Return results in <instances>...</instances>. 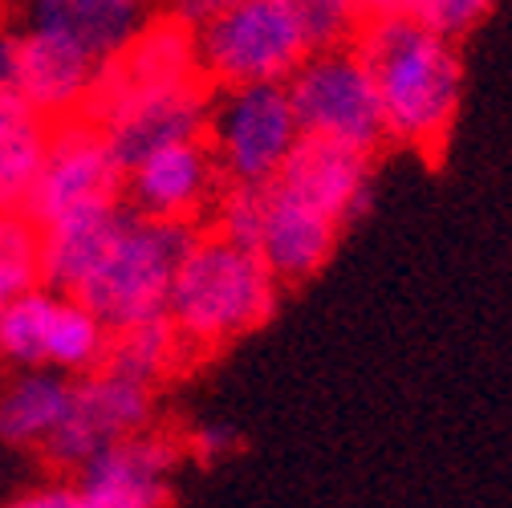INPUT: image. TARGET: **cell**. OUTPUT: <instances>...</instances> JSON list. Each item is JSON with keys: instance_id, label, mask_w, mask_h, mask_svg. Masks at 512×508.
<instances>
[{"instance_id": "4", "label": "cell", "mask_w": 512, "mask_h": 508, "mask_svg": "<svg viewBox=\"0 0 512 508\" xmlns=\"http://www.w3.org/2000/svg\"><path fill=\"white\" fill-rule=\"evenodd\" d=\"M208 90L212 86L200 74L196 29L175 21L171 13H159V17H147L139 33L98 70V82L82 114L106 131L110 122L135 114L143 106L208 94Z\"/></svg>"}, {"instance_id": "30", "label": "cell", "mask_w": 512, "mask_h": 508, "mask_svg": "<svg viewBox=\"0 0 512 508\" xmlns=\"http://www.w3.org/2000/svg\"><path fill=\"white\" fill-rule=\"evenodd\" d=\"M33 114H37V110H29V106H25V98L0 90V143H5V139L17 131V126H25Z\"/></svg>"}, {"instance_id": "12", "label": "cell", "mask_w": 512, "mask_h": 508, "mask_svg": "<svg viewBox=\"0 0 512 508\" xmlns=\"http://www.w3.org/2000/svg\"><path fill=\"white\" fill-rule=\"evenodd\" d=\"M374 159L378 155L301 135L273 183L281 192L305 200L309 208L334 216L342 228H354L374 208V196H378Z\"/></svg>"}, {"instance_id": "7", "label": "cell", "mask_w": 512, "mask_h": 508, "mask_svg": "<svg viewBox=\"0 0 512 508\" xmlns=\"http://www.w3.org/2000/svg\"><path fill=\"white\" fill-rule=\"evenodd\" d=\"M297 126L309 139L342 143L366 155L382 151V114L366 57L354 45L309 53L285 82Z\"/></svg>"}, {"instance_id": "26", "label": "cell", "mask_w": 512, "mask_h": 508, "mask_svg": "<svg viewBox=\"0 0 512 508\" xmlns=\"http://www.w3.org/2000/svg\"><path fill=\"white\" fill-rule=\"evenodd\" d=\"M179 443H183V460H196L200 468H220V464H228L232 456L244 452V435L232 423H220V419L196 423L191 431L179 435Z\"/></svg>"}, {"instance_id": "2", "label": "cell", "mask_w": 512, "mask_h": 508, "mask_svg": "<svg viewBox=\"0 0 512 508\" xmlns=\"http://www.w3.org/2000/svg\"><path fill=\"white\" fill-rule=\"evenodd\" d=\"M285 285L269 273L256 248L232 244L212 228L196 232L179 257L167 293V322L191 358L220 354L273 322Z\"/></svg>"}, {"instance_id": "5", "label": "cell", "mask_w": 512, "mask_h": 508, "mask_svg": "<svg viewBox=\"0 0 512 508\" xmlns=\"http://www.w3.org/2000/svg\"><path fill=\"white\" fill-rule=\"evenodd\" d=\"M196 49L212 90L285 86L313 53L293 0H244L196 29Z\"/></svg>"}, {"instance_id": "31", "label": "cell", "mask_w": 512, "mask_h": 508, "mask_svg": "<svg viewBox=\"0 0 512 508\" xmlns=\"http://www.w3.org/2000/svg\"><path fill=\"white\" fill-rule=\"evenodd\" d=\"M366 21H378V17H403V0H358Z\"/></svg>"}, {"instance_id": "1", "label": "cell", "mask_w": 512, "mask_h": 508, "mask_svg": "<svg viewBox=\"0 0 512 508\" xmlns=\"http://www.w3.org/2000/svg\"><path fill=\"white\" fill-rule=\"evenodd\" d=\"M354 49L374 78L382 147L439 155L464 106L460 41L439 37L411 17H378L362 25Z\"/></svg>"}, {"instance_id": "13", "label": "cell", "mask_w": 512, "mask_h": 508, "mask_svg": "<svg viewBox=\"0 0 512 508\" xmlns=\"http://www.w3.org/2000/svg\"><path fill=\"white\" fill-rule=\"evenodd\" d=\"M342 236L346 228L334 216L281 192L277 183L265 187V228L261 240H256V252H261V261L285 289L305 285L322 273L334 261Z\"/></svg>"}, {"instance_id": "29", "label": "cell", "mask_w": 512, "mask_h": 508, "mask_svg": "<svg viewBox=\"0 0 512 508\" xmlns=\"http://www.w3.org/2000/svg\"><path fill=\"white\" fill-rule=\"evenodd\" d=\"M17 74H21V29L0 25V90L17 94Z\"/></svg>"}, {"instance_id": "8", "label": "cell", "mask_w": 512, "mask_h": 508, "mask_svg": "<svg viewBox=\"0 0 512 508\" xmlns=\"http://www.w3.org/2000/svg\"><path fill=\"white\" fill-rule=\"evenodd\" d=\"M122 179H126V167L98 122H90L86 114L53 118L45 135L41 171L29 187L21 212L37 228H45L49 220L78 208L118 204Z\"/></svg>"}, {"instance_id": "21", "label": "cell", "mask_w": 512, "mask_h": 508, "mask_svg": "<svg viewBox=\"0 0 512 508\" xmlns=\"http://www.w3.org/2000/svg\"><path fill=\"white\" fill-rule=\"evenodd\" d=\"M45 285L41 281V228L25 212H0V305Z\"/></svg>"}, {"instance_id": "3", "label": "cell", "mask_w": 512, "mask_h": 508, "mask_svg": "<svg viewBox=\"0 0 512 508\" xmlns=\"http://www.w3.org/2000/svg\"><path fill=\"white\" fill-rule=\"evenodd\" d=\"M191 236H196V224L151 220L126 204L102 261L94 265V273L82 281L74 297L90 305L110 330L167 313L171 277Z\"/></svg>"}, {"instance_id": "9", "label": "cell", "mask_w": 512, "mask_h": 508, "mask_svg": "<svg viewBox=\"0 0 512 508\" xmlns=\"http://www.w3.org/2000/svg\"><path fill=\"white\" fill-rule=\"evenodd\" d=\"M151 419H155V387H143L135 378L98 366V370L74 378L70 411L49 435L41 456L53 468L78 472L106 443L151 427Z\"/></svg>"}, {"instance_id": "15", "label": "cell", "mask_w": 512, "mask_h": 508, "mask_svg": "<svg viewBox=\"0 0 512 508\" xmlns=\"http://www.w3.org/2000/svg\"><path fill=\"white\" fill-rule=\"evenodd\" d=\"M98 70L102 66L90 61L86 53L21 29L17 98H25V106L37 110L41 118L53 122V118H66V114H82V106L98 82Z\"/></svg>"}, {"instance_id": "16", "label": "cell", "mask_w": 512, "mask_h": 508, "mask_svg": "<svg viewBox=\"0 0 512 508\" xmlns=\"http://www.w3.org/2000/svg\"><path fill=\"white\" fill-rule=\"evenodd\" d=\"M74 378L49 366H9L0 374V443L13 452H41L70 411Z\"/></svg>"}, {"instance_id": "14", "label": "cell", "mask_w": 512, "mask_h": 508, "mask_svg": "<svg viewBox=\"0 0 512 508\" xmlns=\"http://www.w3.org/2000/svg\"><path fill=\"white\" fill-rule=\"evenodd\" d=\"M147 17V0H21L25 33L70 45L98 66H106Z\"/></svg>"}, {"instance_id": "11", "label": "cell", "mask_w": 512, "mask_h": 508, "mask_svg": "<svg viewBox=\"0 0 512 508\" xmlns=\"http://www.w3.org/2000/svg\"><path fill=\"white\" fill-rule=\"evenodd\" d=\"M179 464V435L143 427L94 452L74 472V484L86 492L94 508H171V484Z\"/></svg>"}, {"instance_id": "17", "label": "cell", "mask_w": 512, "mask_h": 508, "mask_svg": "<svg viewBox=\"0 0 512 508\" xmlns=\"http://www.w3.org/2000/svg\"><path fill=\"white\" fill-rule=\"evenodd\" d=\"M126 200L118 204H94L66 212L41 228V281L57 293H78L82 281L94 273L102 252L122 220Z\"/></svg>"}, {"instance_id": "22", "label": "cell", "mask_w": 512, "mask_h": 508, "mask_svg": "<svg viewBox=\"0 0 512 508\" xmlns=\"http://www.w3.org/2000/svg\"><path fill=\"white\" fill-rule=\"evenodd\" d=\"M45 135H49V118L33 114L25 126H17V131L0 143V212H21L29 187L41 171Z\"/></svg>"}, {"instance_id": "18", "label": "cell", "mask_w": 512, "mask_h": 508, "mask_svg": "<svg viewBox=\"0 0 512 508\" xmlns=\"http://www.w3.org/2000/svg\"><path fill=\"white\" fill-rule=\"evenodd\" d=\"M187 362H191V354H187L183 338L175 334V326L167 322V313L147 317V322H135V326H122V330H110V346L102 358L106 370L126 374V378H135V383L155 387V391L167 383V378H175Z\"/></svg>"}, {"instance_id": "27", "label": "cell", "mask_w": 512, "mask_h": 508, "mask_svg": "<svg viewBox=\"0 0 512 508\" xmlns=\"http://www.w3.org/2000/svg\"><path fill=\"white\" fill-rule=\"evenodd\" d=\"M0 508H94V504L86 500V492L74 480H49V484H33V488L17 492Z\"/></svg>"}, {"instance_id": "28", "label": "cell", "mask_w": 512, "mask_h": 508, "mask_svg": "<svg viewBox=\"0 0 512 508\" xmlns=\"http://www.w3.org/2000/svg\"><path fill=\"white\" fill-rule=\"evenodd\" d=\"M236 5H244V0H167L163 13H171L175 21H183L191 29H200V25H208L212 17H220Z\"/></svg>"}, {"instance_id": "25", "label": "cell", "mask_w": 512, "mask_h": 508, "mask_svg": "<svg viewBox=\"0 0 512 508\" xmlns=\"http://www.w3.org/2000/svg\"><path fill=\"white\" fill-rule=\"evenodd\" d=\"M492 9L496 0H403V17L452 41H464L468 33H476Z\"/></svg>"}, {"instance_id": "19", "label": "cell", "mask_w": 512, "mask_h": 508, "mask_svg": "<svg viewBox=\"0 0 512 508\" xmlns=\"http://www.w3.org/2000/svg\"><path fill=\"white\" fill-rule=\"evenodd\" d=\"M106 346H110V326L74 293H61L49 334H45V366L70 378H82L102 366Z\"/></svg>"}, {"instance_id": "24", "label": "cell", "mask_w": 512, "mask_h": 508, "mask_svg": "<svg viewBox=\"0 0 512 508\" xmlns=\"http://www.w3.org/2000/svg\"><path fill=\"white\" fill-rule=\"evenodd\" d=\"M293 9L301 17V29H305L313 53L354 45L366 25V13L358 0H293Z\"/></svg>"}, {"instance_id": "20", "label": "cell", "mask_w": 512, "mask_h": 508, "mask_svg": "<svg viewBox=\"0 0 512 508\" xmlns=\"http://www.w3.org/2000/svg\"><path fill=\"white\" fill-rule=\"evenodd\" d=\"M57 297V289L37 285L0 305V366H45V334Z\"/></svg>"}, {"instance_id": "6", "label": "cell", "mask_w": 512, "mask_h": 508, "mask_svg": "<svg viewBox=\"0 0 512 508\" xmlns=\"http://www.w3.org/2000/svg\"><path fill=\"white\" fill-rule=\"evenodd\" d=\"M204 139L224 183L265 187L301 139L285 86H232L212 90Z\"/></svg>"}, {"instance_id": "10", "label": "cell", "mask_w": 512, "mask_h": 508, "mask_svg": "<svg viewBox=\"0 0 512 508\" xmlns=\"http://www.w3.org/2000/svg\"><path fill=\"white\" fill-rule=\"evenodd\" d=\"M220 187L224 179H220L208 139L191 135V139L159 143L126 163L122 200L151 220L196 224L200 216H208Z\"/></svg>"}, {"instance_id": "23", "label": "cell", "mask_w": 512, "mask_h": 508, "mask_svg": "<svg viewBox=\"0 0 512 508\" xmlns=\"http://www.w3.org/2000/svg\"><path fill=\"white\" fill-rule=\"evenodd\" d=\"M265 187L224 183L220 192H216V200H212V208H208L212 232L224 236V240H232V244L256 248V240H261V228H265Z\"/></svg>"}]
</instances>
